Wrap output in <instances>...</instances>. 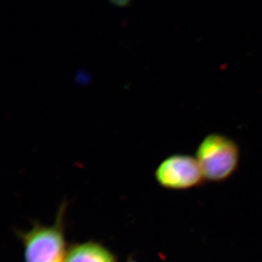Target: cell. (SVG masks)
<instances>
[{
    "instance_id": "cell-1",
    "label": "cell",
    "mask_w": 262,
    "mask_h": 262,
    "mask_svg": "<svg viewBox=\"0 0 262 262\" xmlns=\"http://www.w3.org/2000/svg\"><path fill=\"white\" fill-rule=\"evenodd\" d=\"M67 204H62L51 225L39 222L26 232H18L24 250L25 262H64L67 246L64 217Z\"/></svg>"
},
{
    "instance_id": "cell-2",
    "label": "cell",
    "mask_w": 262,
    "mask_h": 262,
    "mask_svg": "<svg viewBox=\"0 0 262 262\" xmlns=\"http://www.w3.org/2000/svg\"><path fill=\"white\" fill-rule=\"evenodd\" d=\"M195 158L205 180L222 182L228 179L238 166L239 148L227 136L209 134L198 146Z\"/></svg>"
},
{
    "instance_id": "cell-3",
    "label": "cell",
    "mask_w": 262,
    "mask_h": 262,
    "mask_svg": "<svg viewBox=\"0 0 262 262\" xmlns=\"http://www.w3.org/2000/svg\"><path fill=\"white\" fill-rule=\"evenodd\" d=\"M160 186L172 190H185L201 185L205 180L196 158L173 155L165 158L155 173Z\"/></svg>"
},
{
    "instance_id": "cell-4",
    "label": "cell",
    "mask_w": 262,
    "mask_h": 262,
    "mask_svg": "<svg viewBox=\"0 0 262 262\" xmlns=\"http://www.w3.org/2000/svg\"><path fill=\"white\" fill-rule=\"evenodd\" d=\"M64 262H117L110 249L95 241L69 246Z\"/></svg>"
},
{
    "instance_id": "cell-5",
    "label": "cell",
    "mask_w": 262,
    "mask_h": 262,
    "mask_svg": "<svg viewBox=\"0 0 262 262\" xmlns=\"http://www.w3.org/2000/svg\"><path fill=\"white\" fill-rule=\"evenodd\" d=\"M126 262H136V261H127Z\"/></svg>"
}]
</instances>
